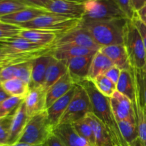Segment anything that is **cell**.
<instances>
[{
  "label": "cell",
  "mask_w": 146,
  "mask_h": 146,
  "mask_svg": "<svg viewBox=\"0 0 146 146\" xmlns=\"http://www.w3.org/2000/svg\"><path fill=\"white\" fill-rule=\"evenodd\" d=\"M134 85H135V98L133 101V104L135 111V121L138 127V138L141 140L143 146H146V108L141 96L139 87L135 78H134Z\"/></svg>",
  "instance_id": "14"
},
{
  "label": "cell",
  "mask_w": 146,
  "mask_h": 146,
  "mask_svg": "<svg viewBox=\"0 0 146 146\" xmlns=\"http://www.w3.org/2000/svg\"><path fill=\"white\" fill-rule=\"evenodd\" d=\"M89 113H93V108L88 93L82 86L77 84L74 97L58 124L72 125L85 118Z\"/></svg>",
  "instance_id": "8"
},
{
  "label": "cell",
  "mask_w": 146,
  "mask_h": 146,
  "mask_svg": "<svg viewBox=\"0 0 146 146\" xmlns=\"http://www.w3.org/2000/svg\"><path fill=\"white\" fill-rule=\"evenodd\" d=\"M118 128L124 139L131 144L138 138V131L136 123L130 121H117Z\"/></svg>",
  "instance_id": "32"
},
{
  "label": "cell",
  "mask_w": 146,
  "mask_h": 146,
  "mask_svg": "<svg viewBox=\"0 0 146 146\" xmlns=\"http://www.w3.org/2000/svg\"><path fill=\"white\" fill-rule=\"evenodd\" d=\"M132 71L134 78L139 87L141 96L146 108V72L143 69H137L134 68H132Z\"/></svg>",
  "instance_id": "37"
},
{
  "label": "cell",
  "mask_w": 146,
  "mask_h": 146,
  "mask_svg": "<svg viewBox=\"0 0 146 146\" xmlns=\"http://www.w3.org/2000/svg\"><path fill=\"white\" fill-rule=\"evenodd\" d=\"M78 84L82 86L88 93L92 105L93 113L106 127L113 145L126 141L121 135L118 123L111 111L109 98L101 94L91 80L86 79Z\"/></svg>",
  "instance_id": "2"
},
{
  "label": "cell",
  "mask_w": 146,
  "mask_h": 146,
  "mask_svg": "<svg viewBox=\"0 0 146 146\" xmlns=\"http://www.w3.org/2000/svg\"><path fill=\"white\" fill-rule=\"evenodd\" d=\"M0 48L4 57L0 61V69L9 66L32 61L46 54H52L53 46H41L20 36L0 40Z\"/></svg>",
  "instance_id": "1"
},
{
  "label": "cell",
  "mask_w": 146,
  "mask_h": 146,
  "mask_svg": "<svg viewBox=\"0 0 146 146\" xmlns=\"http://www.w3.org/2000/svg\"><path fill=\"white\" fill-rule=\"evenodd\" d=\"M29 117L27 115L24 101L17 108L15 112L13 113L11 120V128H10L9 138L8 145H12L16 143L21 133L24 131Z\"/></svg>",
  "instance_id": "20"
},
{
  "label": "cell",
  "mask_w": 146,
  "mask_h": 146,
  "mask_svg": "<svg viewBox=\"0 0 146 146\" xmlns=\"http://www.w3.org/2000/svg\"><path fill=\"white\" fill-rule=\"evenodd\" d=\"M29 6L18 0H0V17L28 8Z\"/></svg>",
  "instance_id": "34"
},
{
  "label": "cell",
  "mask_w": 146,
  "mask_h": 146,
  "mask_svg": "<svg viewBox=\"0 0 146 146\" xmlns=\"http://www.w3.org/2000/svg\"><path fill=\"white\" fill-rule=\"evenodd\" d=\"M54 127L48 121L46 110L30 117L17 143L40 145L53 134Z\"/></svg>",
  "instance_id": "4"
},
{
  "label": "cell",
  "mask_w": 146,
  "mask_h": 146,
  "mask_svg": "<svg viewBox=\"0 0 146 146\" xmlns=\"http://www.w3.org/2000/svg\"><path fill=\"white\" fill-rule=\"evenodd\" d=\"M76 86L68 72L46 91V109Z\"/></svg>",
  "instance_id": "21"
},
{
  "label": "cell",
  "mask_w": 146,
  "mask_h": 146,
  "mask_svg": "<svg viewBox=\"0 0 146 146\" xmlns=\"http://www.w3.org/2000/svg\"><path fill=\"white\" fill-rule=\"evenodd\" d=\"M76 86L70 90L64 96L55 101L49 108L46 109L48 121L54 128L59 123L61 117L63 116L66 110L68 108L70 102L72 100L74 94H75Z\"/></svg>",
  "instance_id": "22"
},
{
  "label": "cell",
  "mask_w": 146,
  "mask_h": 146,
  "mask_svg": "<svg viewBox=\"0 0 146 146\" xmlns=\"http://www.w3.org/2000/svg\"><path fill=\"white\" fill-rule=\"evenodd\" d=\"M143 70H144V71H145V72H146V64H145V67H144Z\"/></svg>",
  "instance_id": "50"
},
{
  "label": "cell",
  "mask_w": 146,
  "mask_h": 146,
  "mask_svg": "<svg viewBox=\"0 0 146 146\" xmlns=\"http://www.w3.org/2000/svg\"><path fill=\"white\" fill-rule=\"evenodd\" d=\"M83 21H98L128 19L113 0H89L84 3Z\"/></svg>",
  "instance_id": "7"
},
{
  "label": "cell",
  "mask_w": 146,
  "mask_h": 146,
  "mask_svg": "<svg viewBox=\"0 0 146 146\" xmlns=\"http://www.w3.org/2000/svg\"><path fill=\"white\" fill-rule=\"evenodd\" d=\"M121 70L118 67H117L116 66H113L104 74V75L116 85L121 76Z\"/></svg>",
  "instance_id": "41"
},
{
  "label": "cell",
  "mask_w": 146,
  "mask_h": 146,
  "mask_svg": "<svg viewBox=\"0 0 146 146\" xmlns=\"http://www.w3.org/2000/svg\"><path fill=\"white\" fill-rule=\"evenodd\" d=\"M123 46L132 68L143 69L146 64V50L139 31L131 19L124 27Z\"/></svg>",
  "instance_id": "6"
},
{
  "label": "cell",
  "mask_w": 146,
  "mask_h": 146,
  "mask_svg": "<svg viewBox=\"0 0 146 146\" xmlns=\"http://www.w3.org/2000/svg\"><path fill=\"white\" fill-rule=\"evenodd\" d=\"M129 145L130 146H143V145L142 144V143H141V140L139 139V138H138L136 140H135L133 142H132L131 144H129Z\"/></svg>",
  "instance_id": "46"
},
{
  "label": "cell",
  "mask_w": 146,
  "mask_h": 146,
  "mask_svg": "<svg viewBox=\"0 0 146 146\" xmlns=\"http://www.w3.org/2000/svg\"><path fill=\"white\" fill-rule=\"evenodd\" d=\"M70 1H76V2H80V3H85L86 1H89V0H70Z\"/></svg>",
  "instance_id": "49"
},
{
  "label": "cell",
  "mask_w": 146,
  "mask_h": 146,
  "mask_svg": "<svg viewBox=\"0 0 146 146\" xmlns=\"http://www.w3.org/2000/svg\"><path fill=\"white\" fill-rule=\"evenodd\" d=\"M116 91L133 101L135 98V85L132 68L130 70H121V76L116 84Z\"/></svg>",
  "instance_id": "28"
},
{
  "label": "cell",
  "mask_w": 146,
  "mask_h": 146,
  "mask_svg": "<svg viewBox=\"0 0 146 146\" xmlns=\"http://www.w3.org/2000/svg\"><path fill=\"white\" fill-rule=\"evenodd\" d=\"M0 86L9 96L25 98L30 89V86L19 78H14L0 83Z\"/></svg>",
  "instance_id": "29"
},
{
  "label": "cell",
  "mask_w": 146,
  "mask_h": 146,
  "mask_svg": "<svg viewBox=\"0 0 146 146\" xmlns=\"http://www.w3.org/2000/svg\"><path fill=\"white\" fill-rule=\"evenodd\" d=\"M0 146H8V145H0Z\"/></svg>",
  "instance_id": "51"
},
{
  "label": "cell",
  "mask_w": 146,
  "mask_h": 146,
  "mask_svg": "<svg viewBox=\"0 0 146 146\" xmlns=\"http://www.w3.org/2000/svg\"><path fill=\"white\" fill-rule=\"evenodd\" d=\"M12 115L0 118V145H9L10 128H11Z\"/></svg>",
  "instance_id": "35"
},
{
  "label": "cell",
  "mask_w": 146,
  "mask_h": 146,
  "mask_svg": "<svg viewBox=\"0 0 146 146\" xmlns=\"http://www.w3.org/2000/svg\"><path fill=\"white\" fill-rule=\"evenodd\" d=\"M91 81L97 90L107 98H111L116 91V85L104 74L98 76Z\"/></svg>",
  "instance_id": "30"
},
{
  "label": "cell",
  "mask_w": 146,
  "mask_h": 146,
  "mask_svg": "<svg viewBox=\"0 0 146 146\" xmlns=\"http://www.w3.org/2000/svg\"><path fill=\"white\" fill-rule=\"evenodd\" d=\"M21 30L22 28L19 26L0 21V40L19 36Z\"/></svg>",
  "instance_id": "36"
},
{
  "label": "cell",
  "mask_w": 146,
  "mask_h": 146,
  "mask_svg": "<svg viewBox=\"0 0 146 146\" xmlns=\"http://www.w3.org/2000/svg\"><path fill=\"white\" fill-rule=\"evenodd\" d=\"M136 14L140 19L146 25V4L138 11H136Z\"/></svg>",
  "instance_id": "44"
},
{
  "label": "cell",
  "mask_w": 146,
  "mask_h": 146,
  "mask_svg": "<svg viewBox=\"0 0 146 146\" xmlns=\"http://www.w3.org/2000/svg\"><path fill=\"white\" fill-rule=\"evenodd\" d=\"M100 51L112 61L114 66H116L121 70H130L131 68L123 44L103 46Z\"/></svg>",
  "instance_id": "23"
},
{
  "label": "cell",
  "mask_w": 146,
  "mask_h": 146,
  "mask_svg": "<svg viewBox=\"0 0 146 146\" xmlns=\"http://www.w3.org/2000/svg\"><path fill=\"white\" fill-rule=\"evenodd\" d=\"M81 23V19L48 13L34 19L29 22L21 24L19 27L22 29L54 31L60 36L78 27Z\"/></svg>",
  "instance_id": "5"
},
{
  "label": "cell",
  "mask_w": 146,
  "mask_h": 146,
  "mask_svg": "<svg viewBox=\"0 0 146 146\" xmlns=\"http://www.w3.org/2000/svg\"><path fill=\"white\" fill-rule=\"evenodd\" d=\"M18 1L30 7H36V8L46 9V7L52 0H18Z\"/></svg>",
  "instance_id": "40"
},
{
  "label": "cell",
  "mask_w": 146,
  "mask_h": 146,
  "mask_svg": "<svg viewBox=\"0 0 146 146\" xmlns=\"http://www.w3.org/2000/svg\"><path fill=\"white\" fill-rule=\"evenodd\" d=\"M56 58L52 54L41 56L32 61V72L30 88L43 87L47 68Z\"/></svg>",
  "instance_id": "18"
},
{
  "label": "cell",
  "mask_w": 146,
  "mask_h": 146,
  "mask_svg": "<svg viewBox=\"0 0 146 146\" xmlns=\"http://www.w3.org/2000/svg\"><path fill=\"white\" fill-rule=\"evenodd\" d=\"M72 125L79 135L84 138L90 145L96 146V140L93 128L86 118H83L73 123Z\"/></svg>",
  "instance_id": "31"
},
{
  "label": "cell",
  "mask_w": 146,
  "mask_h": 146,
  "mask_svg": "<svg viewBox=\"0 0 146 146\" xmlns=\"http://www.w3.org/2000/svg\"><path fill=\"white\" fill-rule=\"evenodd\" d=\"M131 20L133 23L135 27L137 28L138 31H139V34L141 35L143 42L144 46H145L146 50V25L140 19L139 17L137 15L136 12L135 13L133 17Z\"/></svg>",
  "instance_id": "39"
},
{
  "label": "cell",
  "mask_w": 146,
  "mask_h": 146,
  "mask_svg": "<svg viewBox=\"0 0 146 146\" xmlns=\"http://www.w3.org/2000/svg\"><path fill=\"white\" fill-rule=\"evenodd\" d=\"M32 72V61L9 66L0 69V83L17 78L30 86Z\"/></svg>",
  "instance_id": "15"
},
{
  "label": "cell",
  "mask_w": 146,
  "mask_h": 146,
  "mask_svg": "<svg viewBox=\"0 0 146 146\" xmlns=\"http://www.w3.org/2000/svg\"><path fill=\"white\" fill-rule=\"evenodd\" d=\"M111 111L115 121H130L136 123L133 101L118 91L109 98Z\"/></svg>",
  "instance_id": "10"
},
{
  "label": "cell",
  "mask_w": 146,
  "mask_h": 146,
  "mask_svg": "<svg viewBox=\"0 0 146 146\" xmlns=\"http://www.w3.org/2000/svg\"><path fill=\"white\" fill-rule=\"evenodd\" d=\"M41 146H66L60 141L59 138L56 136L54 133L44 143H43Z\"/></svg>",
  "instance_id": "42"
},
{
  "label": "cell",
  "mask_w": 146,
  "mask_h": 146,
  "mask_svg": "<svg viewBox=\"0 0 146 146\" xmlns=\"http://www.w3.org/2000/svg\"><path fill=\"white\" fill-rule=\"evenodd\" d=\"M3 57H4V51L1 48H0V61L2 60Z\"/></svg>",
  "instance_id": "48"
},
{
  "label": "cell",
  "mask_w": 146,
  "mask_h": 146,
  "mask_svg": "<svg viewBox=\"0 0 146 146\" xmlns=\"http://www.w3.org/2000/svg\"><path fill=\"white\" fill-rule=\"evenodd\" d=\"M96 51L72 45H63L54 47L52 56L56 60L67 61L78 56H94Z\"/></svg>",
  "instance_id": "24"
},
{
  "label": "cell",
  "mask_w": 146,
  "mask_h": 146,
  "mask_svg": "<svg viewBox=\"0 0 146 146\" xmlns=\"http://www.w3.org/2000/svg\"><path fill=\"white\" fill-rule=\"evenodd\" d=\"M24 101L22 97L9 96L2 101L0 104V118L12 115Z\"/></svg>",
  "instance_id": "33"
},
{
  "label": "cell",
  "mask_w": 146,
  "mask_h": 146,
  "mask_svg": "<svg viewBox=\"0 0 146 146\" xmlns=\"http://www.w3.org/2000/svg\"><path fill=\"white\" fill-rule=\"evenodd\" d=\"M128 19L98 21H83L81 26L86 29L100 46L123 44L124 27Z\"/></svg>",
  "instance_id": "3"
},
{
  "label": "cell",
  "mask_w": 146,
  "mask_h": 146,
  "mask_svg": "<svg viewBox=\"0 0 146 146\" xmlns=\"http://www.w3.org/2000/svg\"><path fill=\"white\" fill-rule=\"evenodd\" d=\"M53 133L66 146H90L89 143L76 131L71 124H58L54 127Z\"/></svg>",
  "instance_id": "16"
},
{
  "label": "cell",
  "mask_w": 146,
  "mask_h": 146,
  "mask_svg": "<svg viewBox=\"0 0 146 146\" xmlns=\"http://www.w3.org/2000/svg\"><path fill=\"white\" fill-rule=\"evenodd\" d=\"M8 146H41V145H29V144H27V143H16L12 144V145H10Z\"/></svg>",
  "instance_id": "47"
},
{
  "label": "cell",
  "mask_w": 146,
  "mask_h": 146,
  "mask_svg": "<svg viewBox=\"0 0 146 146\" xmlns=\"http://www.w3.org/2000/svg\"><path fill=\"white\" fill-rule=\"evenodd\" d=\"M51 13L82 19L85 13L84 3L70 0H52L46 7Z\"/></svg>",
  "instance_id": "11"
},
{
  "label": "cell",
  "mask_w": 146,
  "mask_h": 146,
  "mask_svg": "<svg viewBox=\"0 0 146 146\" xmlns=\"http://www.w3.org/2000/svg\"><path fill=\"white\" fill-rule=\"evenodd\" d=\"M93 57L78 56L64 61L67 66L68 73L76 85L88 79Z\"/></svg>",
  "instance_id": "12"
},
{
  "label": "cell",
  "mask_w": 146,
  "mask_h": 146,
  "mask_svg": "<svg viewBox=\"0 0 146 146\" xmlns=\"http://www.w3.org/2000/svg\"><path fill=\"white\" fill-rule=\"evenodd\" d=\"M63 45L77 46L96 51L101 48V46L96 42L89 31L81 27V24L76 28L58 36L53 47Z\"/></svg>",
  "instance_id": "9"
},
{
  "label": "cell",
  "mask_w": 146,
  "mask_h": 146,
  "mask_svg": "<svg viewBox=\"0 0 146 146\" xmlns=\"http://www.w3.org/2000/svg\"><path fill=\"white\" fill-rule=\"evenodd\" d=\"M9 97V96L4 91V90L0 86V104Z\"/></svg>",
  "instance_id": "45"
},
{
  "label": "cell",
  "mask_w": 146,
  "mask_h": 146,
  "mask_svg": "<svg viewBox=\"0 0 146 146\" xmlns=\"http://www.w3.org/2000/svg\"><path fill=\"white\" fill-rule=\"evenodd\" d=\"M90 146H92V145H90Z\"/></svg>",
  "instance_id": "52"
},
{
  "label": "cell",
  "mask_w": 146,
  "mask_h": 146,
  "mask_svg": "<svg viewBox=\"0 0 146 146\" xmlns=\"http://www.w3.org/2000/svg\"><path fill=\"white\" fill-rule=\"evenodd\" d=\"M121 11L125 14L128 19H131L133 17L135 11H134L132 6L131 0H113Z\"/></svg>",
  "instance_id": "38"
},
{
  "label": "cell",
  "mask_w": 146,
  "mask_h": 146,
  "mask_svg": "<svg viewBox=\"0 0 146 146\" xmlns=\"http://www.w3.org/2000/svg\"><path fill=\"white\" fill-rule=\"evenodd\" d=\"M85 118L93 128L96 140V146H114L106 127L102 121L94 115V113H89Z\"/></svg>",
  "instance_id": "25"
},
{
  "label": "cell",
  "mask_w": 146,
  "mask_h": 146,
  "mask_svg": "<svg viewBox=\"0 0 146 146\" xmlns=\"http://www.w3.org/2000/svg\"><path fill=\"white\" fill-rule=\"evenodd\" d=\"M68 72V68L64 61L55 59L47 68L43 88L48 91L56 82Z\"/></svg>",
  "instance_id": "26"
},
{
  "label": "cell",
  "mask_w": 146,
  "mask_h": 146,
  "mask_svg": "<svg viewBox=\"0 0 146 146\" xmlns=\"http://www.w3.org/2000/svg\"><path fill=\"white\" fill-rule=\"evenodd\" d=\"M133 8L136 12L146 4V0H131Z\"/></svg>",
  "instance_id": "43"
},
{
  "label": "cell",
  "mask_w": 146,
  "mask_h": 146,
  "mask_svg": "<svg viewBox=\"0 0 146 146\" xmlns=\"http://www.w3.org/2000/svg\"><path fill=\"white\" fill-rule=\"evenodd\" d=\"M57 33L51 31L40 29H22L19 36L27 39L30 42L41 46H54L58 36Z\"/></svg>",
  "instance_id": "17"
},
{
  "label": "cell",
  "mask_w": 146,
  "mask_h": 146,
  "mask_svg": "<svg viewBox=\"0 0 146 146\" xmlns=\"http://www.w3.org/2000/svg\"><path fill=\"white\" fill-rule=\"evenodd\" d=\"M26 110L29 117L46 110V91L43 87L30 88L24 98Z\"/></svg>",
  "instance_id": "13"
},
{
  "label": "cell",
  "mask_w": 146,
  "mask_h": 146,
  "mask_svg": "<svg viewBox=\"0 0 146 146\" xmlns=\"http://www.w3.org/2000/svg\"><path fill=\"white\" fill-rule=\"evenodd\" d=\"M113 66L112 61L99 50L93 57L88 79L92 81L98 76L104 74Z\"/></svg>",
  "instance_id": "27"
},
{
  "label": "cell",
  "mask_w": 146,
  "mask_h": 146,
  "mask_svg": "<svg viewBox=\"0 0 146 146\" xmlns=\"http://www.w3.org/2000/svg\"><path fill=\"white\" fill-rule=\"evenodd\" d=\"M51 13L46 9L36 7H28L27 9L17 11L13 14L0 17V21L12 25L19 26L21 24L29 22L34 19L44 14Z\"/></svg>",
  "instance_id": "19"
}]
</instances>
